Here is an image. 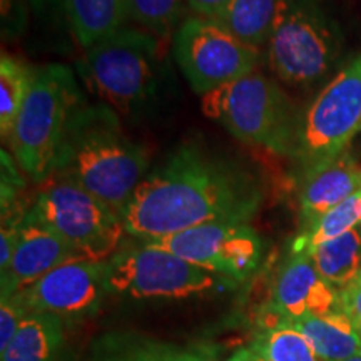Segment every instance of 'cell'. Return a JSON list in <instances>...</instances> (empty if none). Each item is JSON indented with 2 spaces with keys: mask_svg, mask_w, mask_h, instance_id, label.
<instances>
[{
  "mask_svg": "<svg viewBox=\"0 0 361 361\" xmlns=\"http://www.w3.org/2000/svg\"><path fill=\"white\" fill-rule=\"evenodd\" d=\"M144 243L234 283L250 278L263 259V239L250 223L216 221Z\"/></svg>",
  "mask_w": 361,
  "mask_h": 361,
  "instance_id": "11",
  "label": "cell"
},
{
  "mask_svg": "<svg viewBox=\"0 0 361 361\" xmlns=\"http://www.w3.org/2000/svg\"><path fill=\"white\" fill-rule=\"evenodd\" d=\"M2 184H0V204L2 209H7L13 204L19 202L20 191L24 189V178H22V169L17 164V161L13 159L12 154H7L6 151H2Z\"/></svg>",
  "mask_w": 361,
  "mask_h": 361,
  "instance_id": "26",
  "label": "cell"
},
{
  "mask_svg": "<svg viewBox=\"0 0 361 361\" xmlns=\"http://www.w3.org/2000/svg\"><path fill=\"white\" fill-rule=\"evenodd\" d=\"M263 200L250 169L191 142L146 174L121 218L130 238L152 241L216 221L250 223Z\"/></svg>",
  "mask_w": 361,
  "mask_h": 361,
  "instance_id": "1",
  "label": "cell"
},
{
  "mask_svg": "<svg viewBox=\"0 0 361 361\" xmlns=\"http://www.w3.org/2000/svg\"><path fill=\"white\" fill-rule=\"evenodd\" d=\"M358 228H360V231H361V223H360V226H358Z\"/></svg>",
  "mask_w": 361,
  "mask_h": 361,
  "instance_id": "34",
  "label": "cell"
},
{
  "mask_svg": "<svg viewBox=\"0 0 361 361\" xmlns=\"http://www.w3.org/2000/svg\"><path fill=\"white\" fill-rule=\"evenodd\" d=\"M29 311H25L13 298H0V353L7 350L16 336L22 319Z\"/></svg>",
  "mask_w": 361,
  "mask_h": 361,
  "instance_id": "27",
  "label": "cell"
},
{
  "mask_svg": "<svg viewBox=\"0 0 361 361\" xmlns=\"http://www.w3.org/2000/svg\"><path fill=\"white\" fill-rule=\"evenodd\" d=\"M268 306L293 323L340 310V290L319 274L306 252H291L279 269Z\"/></svg>",
  "mask_w": 361,
  "mask_h": 361,
  "instance_id": "14",
  "label": "cell"
},
{
  "mask_svg": "<svg viewBox=\"0 0 361 361\" xmlns=\"http://www.w3.org/2000/svg\"><path fill=\"white\" fill-rule=\"evenodd\" d=\"M107 295V261L74 259L49 271L12 298L29 313L74 319L97 313Z\"/></svg>",
  "mask_w": 361,
  "mask_h": 361,
  "instance_id": "12",
  "label": "cell"
},
{
  "mask_svg": "<svg viewBox=\"0 0 361 361\" xmlns=\"http://www.w3.org/2000/svg\"><path fill=\"white\" fill-rule=\"evenodd\" d=\"M32 209L80 259L106 263L123 246L128 234L123 218L111 206L59 176L45 180Z\"/></svg>",
  "mask_w": 361,
  "mask_h": 361,
  "instance_id": "8",
  "label": "cell"
},
{
  "mask_svg": "<svg viewBox=\"0 0 361 361\" xmlns=\"http://www.w3.org/2000/svg\"><path fill=\"white\" fill-rule=\"evenodd\" d=\"M32 72L34 69L11 54L4 52L0 57V135L4 142L11 137L24 106Z\"/></svg>",
  "mask_w": 361,
  "mask_h": 361,
  "instance_id": "23",
  "label": "cell"
},
{
  "mask_svg": "<svg viewBox=\"0 0 361 361\" xmlns=\"http://www.w3.org/2000/svg\"><path fill=\"white\" fill-rule=\"evenodd\" d=\"M361 188V166L346 149L303 173L300 189L301 228L313 223Z\"/></svg>",
  "mask_w": 361,
  "mask_h": 361,
  "instance_id": "15",
  "label": "cell"
},
{
  "mask_svg": "<svg viewBox=\"0 0 361 361\" xmlns=\"http://www.w3.org/2000/svg\"><path fill=\"white\" fill-rule=\"evenodd\" d=\"M173 54L189 87L201 97L255 72L259 62V49L200 16L188 17L176 30Z\"/></svg>",
  "mask_w": 361,
  "mask_h": 361,
  "instance_id": "10",
  "label": "cell"
},
{
  "mask_svg": "<svg viewBox=\"0 0 361 361\" xmlns=\"http://www.w3.org/2000/svg\"><path fill=\"white\" fill-rule=\"evenodd\" d=\"M268 66L290 85L326 78L343 52V34L319 0H281L268 40Z\"/></svg>",
  "mask_w": 361,
  "mask_h": 361,
  "instance_id": "6",
  "label": "cell"
},
{
  "mask_svg": "<svg viewBox=\"0 0 361 361\" xmlns=\"http://www.w3.org/2000/svg\"><path fill=\"white\" fill-rule=\"evenodd\" d=\"M229 0H188V6L196 16L209 20H218Z\"/></svg>",
  "mask_w": 361,
  "mask_h": 361,
  "instance_id": "30",
  "label": "cell"
},
{
  "mask_svg": "<svg viewBox=\"0 0 361 361\" xmlns=\"http://www.w3.org/2000/svg\"><path fill=\"white\" fill-rule=\"evenodd\" d=\"M319 274L329 284L341 290L361 273V231L360 228L323 243L308 252Z\"/></svg>",
  "mask_w": 361,
  "mask_h": 361,
  "instance_id": "21",
  "label": "cell"
},
{
  "mask_svg": "<svg viewBox=\"0 0 361 361\" xmlns=\"http://www.w3.org/2000/svg\"><path fill=\"white\" fill-rule=\"evenodd\" d=\"M25 0H2V34L16 37L25 25Z\"/></svg>",
  "mask_w": 361,
  "mask_h": 361,
  "instance_id": "29",
  "label": "cell"
},
{
  "mask_svg": "<svg viewBox=\"0 0 361 361\" xmlns=\"http://www.w3.org/2000/svg\"><path fill=\"white\" fill-rule=\"evenodd\" d=\"M84 361H218V348L173 343L134 333H107L90 345Z\"/></svg>",
  "mask_w": 361,
  "mask_h": 361,
  "instance_id": "16",
  "label": "cell"
},
{
  "mask_svg": "<svg viewBox=\"0 0 361 361\" xmlns=\"http://www.w3.org/2000/svg\"><path fill=\"white\" fill-rule=\"evenodd\" d=\"M202 112L234 137L278 156H295L301 116L283 89L255 71L202 96Z\"/></svg>",
  "mask_w": 361,
  "mask_h": 361,
  "instance_id": "5",
  "label": "cell"
},
{
  "mask_svg": "<svg viewBox=\"0 0 361 361\" xmlns=\"http://www.w3.org/2000/svg\"><path fill=\"white\" fill-rule=\"evenodd\" d=\"M129 19L137 22L144 30L164 39L174 35L188 19V0H126Z\"/></svg>",
  "mask_w": 361,
  "mask_h": 361,
  "instance_id": "25",
  "label": "cell"
},
{
  "mask_svg": "<svg viewBox=\"0 0 361 361\" xmlns=\"http://www.w3.org/2000/svg\"><path fill=\"white\" fill-rule=\"evenodd\" d=\"M226 361H251V353H250V348H241L238 350L236 353L229 356Z\"/></svg>",
  "mask_w": 361,
  "mask_h": 361,
  "instance_id": "31",
  "label": "cell"
},
{
  "mask_svg": "<svg viewBox=\"0 0 361 361\" xmlns=\"http://www.w3.org/2000/svg\"><path fill=\"white\" fill-rule=\"evenodd\" d=\"M345 361H361V356H355V358H350V360H345Z\"/></svg>",
  "mask_w": 361,
  "mask_h": 361,
  "instance_id": "32",
  "label": "cell"
},
{
  "mask_svg": "<svg viewBox=\"0 0 361 361\" xmlns=\"http://www.w3.org/2000/svg\"><path fill=\"white\" fill-rule=\"evenodd\" d=\"M234 284L231 279L139 239L123 243L107 261L109 295L133 300H184L223 291Z\"/></svg>",
  "mask_w": 361,
  "mask_h": 361,
  "instance_id": "7",
  "label": "cell"
},
{
  "mask_svg": "<svg viewBox=\"0 0 361 361\" xmlns=\"http://www.w3.org/2000/svg\"><path fill=\"white\" fill-rule=\"evenodd\" d=\"M67 348L66 319L49 313H27L0 361H62Z\"/></svg>",
  "mask_w": 361,
  "mask_h": 361,
  "instance_id": "17",
  "label": "cell"
},
{
  "mask_svg": "<svg viewBox=\"0 0 361 361\" xmlns=\"http://www.w3.org/2000/svg\"><path fill=\"white\" fill-rule=\"evenodd\" d=\"M72 34L84 51L124 27L129 19L126 0H66Z\"/></svg>",
  "mask_w": 361,
  "mask_h": 361,
  "instance_id": "19",
  "label": "cell"
},
{
  "mask_svg": "<svg viewBox=\"0 0 361 361\" xmlns=\"http://www.w3.org/2000/svg\"><path fill=\"white\" fill-rule=\"evenodd\" d=\"M361 121V54L346 64L301 116L293 159L301 174L348 149Z\"/></svg>",
  "mask_w": 361,
  "mask_h": 361,
  "instance_id": "9",
  "label": "cell"
},
{
  "mask_svg": "<svg viewBox=\"0 0 361 361\" xmlns=\"http://www.w3.org/2000/svg\"><path fill=\"white\" fill-rule=\"evenodd\" d=\"M85 89L117 114L141 116L159 96L166 75L161 39L123 27L87 49L78 64Z\"/></svg>",
  "mask_w": 361,
  "mask_h": 361,
  "instance_id": "3",
  "label": "cell"
},
{
  "mask_svg": "<svg viewBox=\"0 0 361 361\" xmlns=\"http://www.w3.org/2000/svg\"><path fill=\"white\" fill-rule=\"evenodd\" d=\"M322 361H345L361 356V336L341 308L293 322Z\"/></svg>",
  "mask_w": 361,
  "mask_h": 361,
  "instance_id": "18",
  "label": "cell"
},
{
  "mask_svg": "<svg viewBox=\"0 0 361 361\" xmlns=\"http://www.w3.org/2000/svg\"><path fill=\"white\" fill-rule=\"evenodd\" d=\"M74 259H80L75 251L30 207L22 221L11 266L0 274V298L17 295L49 271Z\"/></svg>",
  "mask_w": 361,
  "mask_h": 361,
  "instance_id": "13",
  "label": "cell"
},
{
  "mask_svg": "<svg viewBox=\"0 0 361 361\" xmlns=\"http://www.w3.org/2000/svg\"><path fill=\"white\" fill-rule=\"evenodd\" d=\"M358 133H361V121H360V126H358Z\"/></svg>",
  "mask_w": 361,
  "mask_h": 361,
  "instance_id": "33",
  "label": "cell"
},
{
  "mask_svg": "<svg viewBox=\"0 0 361 361\" xmlns=\"http://www.w3.org/2000/svg\"><path fill=\"white\" fill-rule=\"evenodd\" d=\"M87 104L71 67L49 64L34 69L7 146L27 178L44 184L56 173L74 117Z\"/></svg>",
  "mask_w": 361,
  "mask_h": 361,
  "instance_id": "4",
  "label": "cell"
},
{
  "mask_svg": "<svg viewBox=\"0 0 361 361\" xmlns=\"http://www.w3.org/2000/svg\"><path fill=\"white\" fill-rule=\"evenodd\" d=\"M251 348L259 351L268 361H322L290 322L263 324Z\"/></svg>",
  "mask_w": 361,
  "mask_h": 361,
  "instance_id": "24",
  "label": "cell"
},
{
  "mask_svg": "<svg viewBox=\"0 0 361 361\" xmlns=\"http://www.w3.org/2000/svg\"><path fill=\"white\" fill-rule=\"evenodd\" d=\"M147 168V149L124 133L117 112L97 102L75 114L54 176L79 184L121 216Z\"/></svg>",
  "mask_w": 361,
  "mask_h": 361,
  "instance_id": "2",
  "label": "cell"
},
{
  "mask_svg": "<svg viewBox=\"0 0 361 361\" xmlns=\"http://www.w3.org/2000/svg\"><path fill=\"white\" fill-rule=\"evenodd\" d=\"M340 308L351 319L361 336V273L348 286L340 290Z\"/></svg>",
  "mask_w": 361,
  "mask_h": 361,
  "instance_id": "28",
  "label": "cell"
},
{
  "mask_svg": "<svg viewBox=\"0 0 361 361\" xmlns=\"http://www.w3.org/2000/svg\"><path fill=\"white\" fill-rule=\"evenodd\" d=\"M361 223V188L340 204L301 228L291 243V252H311L323 243L358 228Z\"/></svg>",
  "mask_w": 361,
  "mask_h": 361,
  "instance_id": "22",
  "label": "cell"
},
{
  "mask_svg": "<svg viewBox=\"0 0 361 361\" xmlns=\"http://www.w3.org/2000/svg\"><path fill=\"white\" fill-rule=\"evenodd\" d=\"M281 0H229L214 20L251 47L268 45Z\"/></svg>",
  "mask_w": 361,
  "mask_h": 361,
  "instance_id": "20",
  "label": "cell"
}]
</instances>
